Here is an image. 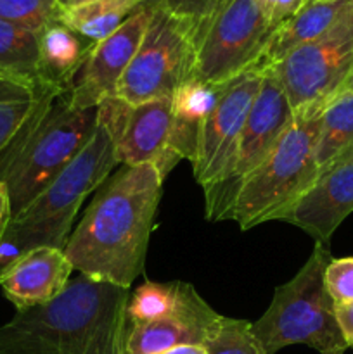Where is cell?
Segmentation results:
<instances>
[{
  "label": "cell",
  "instance_id": "obj_6",
  "mask_svg": "<svg viewBox=\"0 0 353 354\" xmlns=\"http://www.w3.org/2000/svg\"><path fill=\"white\" fill-rule=\"evenodd\" d=\"M322 109L294 113L293 121L280 133L262 162L246 176L239 189L228 220L241 230L272 221L314 183L318 175L315 144Z\"/></svg>",
  "mask_w": 353,
  "mask_h": 354
},
{
  "label": "cell",
  "instance_id": "obj_25",
  "mask_svg": "<svg viewBox=\"0 0 353 354\" xmlns=\"http://www.w3.org/2000/svg\"><path fill=\"white\" fill-rule=\"evenodd\" d=\"M206 354H266L253 334L251 322L220 315L203 344Z\"/></svg>",
  "mask_w": 353,
  "mask_h": 354
},
{
  "label": "cell",
  "instance_id": "obj_16",
  "mask_svg": "<svg viewBox=\"0 0 353 354\" xmlns=\"http://www.w3.org/2000/svg\"><path fill=\"white\" fill-rule=\"evenodd\" d=\"M75 272L64 249L35 248L0 275V289L17 311L42 306L64 292Z\"/></svg>",
  "mask_w": 353,
  "mask_h": 354
},
{
  "label": "cell",
  "instance_id": "obj_13",
  "mask_svg": "<svg viewBox=\"0 0 353 354\" xmlns=\"http://www.w3.org/2000/svg\"><path fill=\"white\" fill-rule=\"evenodd\" d=\"M151 12L152 0H149L109 37L96 41L71 83L73 106L90 109L99 107L109 97H116L118 83L141 47Z\"/></svg>",
  "mask_w": 353,
  "mask_h": 354
},
{
  "label": "cell",
  "instance_id": "obj_23",
  "mask_svg": "<svg viewBox=\"0 0 353 354\" xmlns=\"http://www.w3.org/2000/svg\"><path fill=\"white\" fill-rule=\"evenodd\" d=\"M0 75L42 85L38 33L0 19Z\"/></svg>",
  "mask_w": 353,
  "mask_h": 354
},
{
  "label": "cell",
  "instance_id": "obj_11",
  "mask_svg": "<svg viewBox=\"0 0 353 354\" xmlns=\"http://www.w3.org/2000/svg\"><path fill=\"white\" fill-rule=\"evenodd\" d=\"M265 69V66H253L221 85L217 102L204 121L196 156L190 162L194 178L204 192L220 183L230 169L239 137Z\"/></svg>",
  "mask_w": 353,
  "mask_h": 354
},
{
  "label": "cell",
  "instance_id": "obj_31",
  "mask_svg": "<svg viewBox=\"0 0 353 354\" xmlns=\"http://www.w3.org/2000/svg\"><path fill=\"white\" fill-rule=\"evenodd\" d=\"M12 213H10V201L9 194L3 183H0V239H2L3 232H6L7 225H9Z\"/></svg>",
  "mask_w": 353,
  "mask_h": 354
},
{
  "label": "cell",
  "instance_id": "obj_29",
  "mask_svg": "<svg viewBox=\"0 0 353 354\" xmlns=\"http://www.w3.org/2000/svg\"><path fill=\"white\" fill-rule=\"evenodd\" d=\"M256 6L263 12V16L279 28L280 24L286 23L287 19L294 16L301 7L305 6L307 0H255Z\"/></svg>",
  "mask_w": 353,
  "mask_h": 354
},
{
  "label": "cell",
  "instance_id": "obj_35",
  "mask_svg": "<svg viewBox=\"0 0 353 354\" xmlns=\"http://www.w3.org/2000/svg\"><path fill=\"white\" fill-rule=\"evenodd\" d=\"M324 354H345V351H331V353H324Z\"/></svg>",
  "mask_w": 353,
  "mask_h": 354
},
{
  "label": "cell",
  "instance_id": "obj_12",
  "mask_svg": "<svg viewBox=\"0 0 353 354\" xmlns=\"http://www.w3.org/2000/svg\"><path fill=\"white\" fill-rule=\"evenodd\" d=\"M99 118L114 137L118 165H154L163 180L175 168L168 156L172 97L135 106L120 97H109L99 104Z\"/></svg>",
  "mask_w": 353,
  "mask_h": 354
},
{
  "label": "cell",
  "instance_id": "obj_3",
  "mask_svg": "<svg viewBox=\"0 0 353 354\" xmlns=\"http://www.w3.org/2000/svg\"><path fill=\"white\" fill-rule=\"evenodd\" d=\"M99 107L80 109L71 102V88L44 90L37 109L0 156V183L9 194L16 216L93 137Z\"/></svg>",
  "mask_w": 353,
  "mask_h": 354
},
{
  "label": "cell",
  "instance_id": "obj_15",
  "mask_svg": "<svg viewBox=\"0 0 353 354\" xmlns=\"http://www.w3.org/2000/svg\"><path fill=\"white\" fill-rule=\"evenodd\" d=\"M220 315L187 283L179 308L168 317L127 327V354H163L180 346H203Z\"/></svg>",
  "mask_w": 353,
  "mask_h": 354
},
{
  "label": "cell",
  "instance_id": "obj_10",
  "mask_svg": "<svg viewBox=\"0 0 353 354\" xmlns=\"http://www.w3.org/2000/svg\"><path fill=\"white\" fill-rule=\"evenodd\" d=\"M294 111L275 76L265 69L262 85L246 118L239 137L234 161L225 178L213 189L204 192L206 216L211 221H224L230 209L246 176L265 159L287 124L293 121Z\"/></svg>",
  "mask_w": 353,
  "mask_h": 354
},
{
  "label": "cell",
  "instance_id": "obj_1",
  "mask_svg": "<svg viewBox=\"0 0 353 354\" xmlns=\"http://www.w3.org/2000/svg\"><path fill=\"white\" fill-rule=\"evenodd\" d=\"M163 176L154 165L121 166L96 190L64 254L75 272L130 289L144 273Z\"/></svg>",
  "mask_w": 353,
  "mask_h": 354
},
{
  "label": "cell",
  "instance_id": "obj_33",
  "mask_svg": "<svg viewBox=\"0 0 353 354\" xmlns=\"http://www.w3.org/2000/svg\"><path fill=\"white\" fill-rule=\"evenodd\" d=\"M90 2H96V0H59V6H61V9H69V7L83 6V3Z\"/></svg>",
  "mask_w": 353,
  "mask_h": 354
},
{
  "label": "cell",
  "instance_id": "obj_26",
  "mask_svg": "<svg viewBox=\"0 0 353 354\" xmlns=\"http://www.w3.org/2000/svg\"><path fill=\"white\" fill-rule=\"evenodd\" d=\"M59 0H0V19L40 33L61 17Z\"/></svg>",
  "mask_w": 353,
  "mask_h": 354
},
{
  "label": "cell",
  "instance_id": "obj_30",
  "mask_svg": "<svg viewBox=\"0 0 353 354\" xmlns=\"http://www.w3.org/2000/svg\"><path fill=\"white\" fill-rule=\"evenodd\" d=\"M334 315L346 346L353 349V301L334 304Z\"/></svg>",
  "mask_w": 353,
  "mask_h": 354
},
{
  "label": "cell",
  "instance_id": "obj_24",
  "mask_svg": "<svg viewBox=\"0 0 353 354\" xmlns=\"http://www.w3.org/2000/svg\"><path fill=\"white\" fill-rule=\"evenodd\" d=\"M187 289L185 282H144L130 294L127 304V324H145L168 317L179 308L183 292Z\"/></svg>",
  "mask_w": 353,
  "mask_h": 354
},
{
  "label": "cell",
  "instance_id": "obj_36",
  "mask_svg": "<svg viewBox=\"0 0 353 354\" xmlns=\"http://www.w3.org/2000/svg\"><path fill=\"white\" fill-rule=\"evenodd\" d=\"M311 2H318V0H307V2H305V3H311Z\"/></svg>",
  "mask_w": 353,
  "mask_h": 354
},
{
  "label": "cell",
  "instance_id": "obj_4",
  "mask_svg": "<svg viewBox=\"0 0 353 354\" xmlns=\"http://www.w3.org/2000/svg\"><path fill=\"white\" fill-rule=\"evenodd\" d=\"M116 165L113 133L97 118L96 133L83 151L21 213L10 218L0 239V275L31 249H64L80 206L106 182Z\"/></svg>",
  "mask_w": 353,
  "mask_h": 354
},
{
  "label": "cell",
  "instance_id": "obj_34",
  "mask_svg": "<svg viewBox=\"0 0 353 354\" xmlns=\"http://www.w3.org/2000/svg\"><path fill=\"white\" fill-rule=\"evenodd\" d=\"M345 88H348V90H353V76H352V78L348 80V83H346V86H345ZM345 88H343V90H345Z\"/></svg>",
  "mask_w": 353,
  "mask_h": 354
},
{
  "label": "cell",
  "instance_id": "obj_28",
  "mask_svg": "<svg viewBox=\"0 0 353 354\" xmlns=\"http://www.w3.org/2000/svg\"><path fill=\"white\" fill-rule=\"evenodd\" d=\"M324 283L334 304L353 301V258H332L325 268Z\"/></svg>",
  "mask_w": 353,
  "mask_h": 354
},
{
  "label": "cell",
  "instance_id": "obj_2",
  "mask_svg": "<svg viewBox=\"0 0 353 354\" xmlns=\"http://www.w3.org/2000/svg\"><path fill=\"white\" fill-rule=\"evenodd\" d=\"M130 289L85 275L0 327V354H127Z\"/></svg>",
  "mask_w": 353,
  "mask_h": 354
},
{
  "label": "cell",
  "instance_id": "obj_17",
  "mask_svg": "<svg viewBox=\"0 0 353 354\" xmlns=\"http://www.w3.org/2000/svg\"><path fill=\"white\" fill-rule=\"evenodd\" d=\"M220 88L221 85H211L192 78L180 85L173 93L168 156L175 166L182 159L192 162L201 130L217 102Z\"/></svg>",
  "mask_w": 353,
  "mask_h": 354
},
{
  "label": "cell",
  "instance_id": "obj_21",
  "mask_svg": "<svg viewBox=\"0 0 353 354\" xmlns=\"http://www.w3.org/2000/svg\"><path fill=\"white\" fill-rule=\"evenodd\" d=\"M353 145V90H341L336 93L320 114L317 144H315V161L318 171L329 162L341 156Z\"/></svg>",
  "mask_w": 353,
  "mask_h": 354
},
{
  "label": "cell",
  "instance_id": "obj_27",
  "mask_svg": "<svg viewBox=\"0 0 353 354\" xmlns=\"http://www.w3.org/2000/svg\"><path fill=\"white\" fill-rule=\"evenodd\" d=\"M158 2L189 24L196 41L225 0H158Z\"/></svg>",
  "mask_w": 353,
  "mask_h": 354
},
{
  "label": "cell",
  "instance_id": "obj_7",
  "mask_svg": "<svg viewBox=\"0 0 353 354\" xmlns=\"http://www.w3.org/2000/svg\"><path fill=\"white\" fill-rule=\"evenodd\" d=\"M196 41L185 21L152 0L151 21L137 54L116 88L128 104L170 99L180 85L192 80Z\"/></svg>",
  "mask_w": 353,
  "mask_h": 354
},
{
  "label": "cell",
  "instance_id": "obj_20",
  "mask_svg": "<svg viewBox=\"0 0 353 354\" xmlns=\"http://www.w3.org/2000/svg\"><path fill=\"white\" fill-rule=\"evenodd\" d=\"M149 0H96L61 10L59 21L90 41H100L116 31Z\"/></svg>",
  "mask_w": 353,
  "mask_h": 354
},
{
  "label": "cell",
  "instance_id": "obj_14",
  "mask_svg": "<svg viewBox=\"0 0 353 354\" xmlns=\"http://www.w3.org/2000/svg\"><path fill=\"white\" fill-rule=\"evenodd\" d=\"M353 213V145L320 169L298 199L273 216L327 244L339 225Z\"/></svg>",
  "mask_w": 353,
  "mask_h": 354
},
{
  "label": "cell",
  "instance_id": "obj_8",
  "mask_svg": "<svg viewBox=\"0 0 353 354\" xmlns=\"http://www.w3.org/2000/svg\"><path fill=\"white\" fill-rule=\"evenodd\" d=\"M294 113L322 109L353 76V7L315 40L269 66Z\"/></svg>",
  "mask_w": 353,
  "mask_h": 354
},
{
  "label": "cell",
  "instance_id": "obj_19",
  "mask_svg": "<svg viewBox=\"0 0 353 354\" xmlns=\"http://www.w3.org/2000/svg\"><path fill=\"white\" fill-rule=\"evenodd\" d=\"M352 7L353 0H318L305 3L291 19L277 28L263 57V66L269 68L275 64L296 47L324 35Z\"/></svg>",
  "mask_w": 353,
  "mask_h": 354
},
{
  "label": "cell",
  "instance_id": "obj_22",
  "mask_svg": "<svg viewBox=\"0 0 353 354\" xmlns=\"http://www.w3.org/2000/svg\"><path fill=\"white\" fill-rule=\"evenodd\" d=\"M45 85L0 75V156L40 102Z\"/></svg>",
  "mask_w": 353,
  "mask_h": 354
},
{
  "label": "cell",
  "instance_id": "obj_18",
  "mask_svg": "<svg viewBox=\"0 0 353 354\" xmlns=\"http://www.w3.org/2000/svg\"><path fill=\"white\" fill-rule=\"evenodd\" d=\"M96 41H90L61 21L48 24L38 33V69L42 85L71 88Z\"/></svg>",
  "mask_w": 353,
  "mask_h": 354
},
{
  "label": "cell",
  "instance_id": "obj_9",
  "mask_svg": "<svg viewBox=\"0 0 353 354\" xmlns=\"http://www.w3.org/2000/svg\"><path fill=\"white\" fill-rule=\"evenodd\" d=\"M275 31L255 0H225L196 40L192 78L224 85L253 66H263Z\"/></svg>",
  "mask_w": 353,
  "mask_h": 354
},
{
  "label": "cell",
  "instance_id": "obj_32",
  "mask_svg": "<svg viewBox=\"0 0 353 354\" xmlns=\"http://www.w3.org/2000/svg\"><path fill=\"white\" fill-rule=\"evenodd\" d=\"M163 354H206L203 346H180V348L172 349Z\"/></svg>",
  "mask_w": 353,
  "mask_h": 354
},
{
  "label": "cell",
  "instance_id": "obj_5",
  "mask_svg": "<svg viewBox=\"0 0 353 354\" xmlns=\"http://www.w3.org/2000/svg\"><path fill=\"white\" fill-rule=\"evenodd\" d=\"M332 259L327 244L315 242L310 258L300 272L275 287L270 306L256 322L253 334L266 354H277L287 346H308L320 354L346 351L334 315V301L324 283V273Z\"/></svg>",
  "mask_w": 353,
  "mask_h": 354
}]
</instances>
